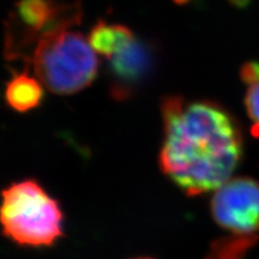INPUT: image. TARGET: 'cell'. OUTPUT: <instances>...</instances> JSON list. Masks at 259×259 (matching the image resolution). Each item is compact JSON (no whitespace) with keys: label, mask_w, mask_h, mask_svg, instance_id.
I'll return each instance as SVG.
<instances>
[{"label":"cell","mask_w":259,"mask_h":259,"mask_svg":"<svg viewBox=\"0 0 259 259\" xmlns=\"http://www.w3.org/2000/svg\"><path fill=\"white\" fill-rule=\"evenodd\" d=\"M160 167L189 196L215 192L231 179L242 156V135L218 103L168 96L162 103Z\"/></svg>","instance_id":"obj_1"},{"label":"cell","mask_w":259,"mask_h":259,"mask_svg":"<svg viewBox=\"0 0 259 259\" xmlns=\"http://www.w3.org/2000/svg\"><path fill=\"white\" fill-rule=\"evenodd\" d=\"M2 225L4 234L16 244L46 247L63 235V212L40 184L22 180L3 192Z\"/></svg>","instance_id":"obj_3"},{"label":"cell","mask_w":259,"mask_h":259,"mask_svg":"<svg viewBox=\"0 0 259 259\" xmlns=\"http://www.w3.org/2000/svg\"><path fill=\"white\" fill-rule=\"evenodd\" d=\"M134 32L121 24L100 21L89 34V44L95 53L111 59L135 40Z\"/></svg>","instance_id":"obj_7"},{"label":"cell","mask_w":259,"mask_h":259,"mask_svg":"<svg viewBox=\"0 0 259 259\" xmlns=\"http://www.w3.org/2000/svg\"><path fill=\"white\" fill-rule=\"evenodd\" d=\"M154 58L153 48L135 38L127 47L108 59L112 96L116 100L131 96L150 77Z\"/></svg>","instance_id":"obj_6"},{"label":"cell","mask_w":259,"mask_h":259,"mask_svg":"<svg viewBox=\"0 0 259 259\" xmlns=\"http://www.w3.org/2000/svg\"><path fill=\"white\" fill-rule=\"evenodd\" d=\"M11 16L15 24L10 25V28L18 29L10 32L8 36L6 48L12 54H16L18 47L22 50L34 42L37 44L48 32L72 28L80 23L78 5H58L52 0H19L16 12Z\"/></svg>","instance_id":"obj_5"},{"label":"cell","mask_w":259,"mask_h":259,"mask_svg":"<svg viewBox=\"0 0 259 259\" xmlns=\"http://www.w3.org/2000/svg\"><path fill=\"white\" fill-rule=\"evenodd\" d=\"M37 78L25 73L15 76L8 83L5 100L12 109L17 112H28L41 105L44 99V88Z\"/></svg>","instance_id":"obj_8"},{"label":"cell","mask_w":259,"mask_h":259,"mask_svg":"<svg viewBox=\"0 0 259 259\" xmlns=\"http://www.w3.org/2000/svg\"><path fill=\"white\" fill-rule=\"evenodd\" d=\"M241 79L250 85V84L257 82L259 79V64L258 63H247L241 67L240 71Z\"/></svg>","instance_id":"obj_11"},{"label":"cell","mask_w":259,"mask_h":259,"mask_svg":"<svg viewBox=\"0 0 259 259\" xmlns=\"http://www.w3.org/2000/svg\"><path fill=\"white\" fill-rule=\"evenodd\" d=\"M138 259H150V258H138Z\"/></svg>","instance_id":"obj_13"},{"label":"cell","mask_w":259,"mask_h":259,"mask_svg":"<svg viewBox=\"0 0 259 259\" xmlns=\"http://www.w3.org/2000/svg\"><path fill=\"white\" fill-rule=\"evenodd\" d=\"M174 2H176L177 4H181V5H183V4H186L187 2H190V0H174Z\"/></svg>","instance_id":"obj_12"},{"label":"cell","mask_w":259,"mask_h":259,"mask_svg":"<svg viewBox=\"0 0 259 259\" xmlns=\"http://www.w3.org/2000/svg\"><path fill=\"white\" fill-rule=\"evenodd\" d=\"M255 241L254 238H232L223 239L212 244V248L206 259H244L246 250Z\"/></svg>","instance_id":"obj_9"},{"label":"cell","mask_w":259,"mask_h":259,"mask_svg":"<svg viewBox=\"0 0 259 259\" xmlns=\"http://www.w3.org/2000/svg\"><path fill=\"white\" fill-rule=\"evenodd\" d=\"M215 222L239 238H257L259 231V183L251 178L229 179L211 199Z\"/></svg>","instance_id":"obj_4"},{"label":"cell","mask_w":259,"mask_h":259,"mask_svg":"<svg viewBox=\"0 0 259 259\" xmlns=\"http://www.w3.org/2000/svg\"><path fill=\"white\" fill-rule=\"evenodd\" d=\"M31 63L42 85L58 95L85 89L99 71V59L88 38L71 28L42 36L32 51Z\"/></svg>","instance_id":"obj_2"},{"label":"cell","mask_w":259,"mask_h":259,"mask_svg":"<svg viewBox=\"0 0 259 259\" xmlns=\"http://www.w3.org/2000/svg\"><path fill=\"white\" fill-rule=\"evenodd\" d=\"M245 107L248 118L253 121V131L259 136V79L248 85L245 96Z\"/></svg>","instance_id":"obj_10"}]
</instances>
